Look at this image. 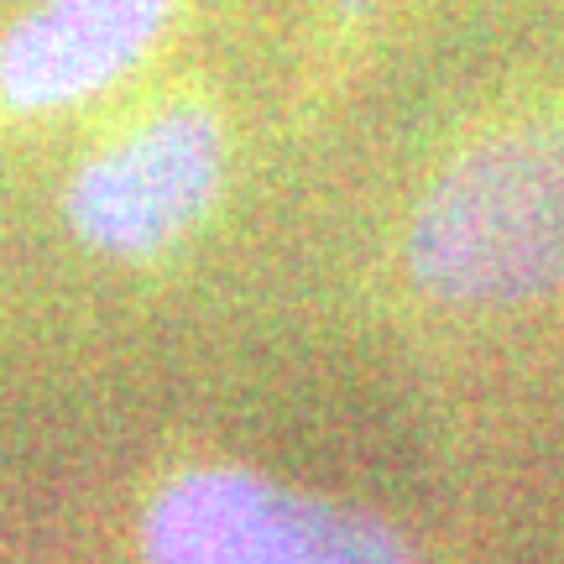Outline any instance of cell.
Returning a JSON list of instances; mask_svg holds the SVG:
<instances>
[{
  "label": "cell",
  "instance_id": "4",
  "mask_svg": "<svg viewBox=\"0 0 564 564\" xmlns=\"http://www.w3.org/2000/svg\"><path fill=\"white\" fill-rule=\"evenodd\" d=\"M173 0H42L0 42V100L11 110H63L131 74Z\"/></svg>",
  "mask_w": 564,
  "mask_h": 564
},
{
  "label": "cell",
  "instance_id": "2",
  "mask_svg": "<svg viewBox=\"0 0 564 564\" xmlns=\"http://www.w3.org/2000/svg\"><path fill=\"white\" fill-rule=\"evenodd\" d=\"M147 564H419L398 528L241 470L194 465L141 518Z\"/></svg>",
  "mask_w": 564,
  "mask_h": 564
},
{
  "label": "cell",
  "instance_id": "3",
  "mask_svg": "<svg viewBox=\"0 0 564 564\" xmlns=\"http://www.w3.org/2000/svg\"><path fill=\"white\" fill-rule=\"evenodd\" d=\"M225 183L220 116L173 105L89 158L68 183V220L105 257L141 262L204 220Z\"/></svg>",
  "mask_w": 564,
  "mask_h": 564
},
{
  "label": "cell",
  "instance_id": "1",
  "mask_svg": "<svg viewBox=\"0 0 564 564\" xmlns=\"http://www.w3.org/2000/svg\"><path fill=\"white\" fill-rule=\"evenodd\" d=\"M444 308H528L564 293V100L502 116L440 162L403 241Z\"/></svg>",
  "mask_w": 564,
  "mask_h": 564
}]
</instances>
